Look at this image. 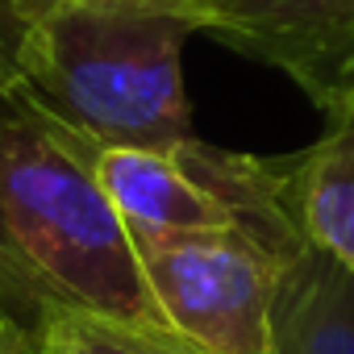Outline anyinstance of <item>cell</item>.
Wrapping results in <instances>:
<instances>
[{
    "mask_svg": "<svg viewBox=\"0 0 354 354\" xmlns=\"http://www.w3.org/2000/svg\"><path fill=\"white\" fill-rule=\"evenodd\" d=\"M201 34L283 71L325 117L354 104V0H184Z\"/></svg>",
    "mask_w": 354,
    "mask_h": 354,
    "instance_id": "cell-4",
    "label": "cell"
},
{
    "mask_svg": "<svg viewBox=\"0 0 354 354\" xmlns=\"http://www.w3.org/2000/svg\"><path fill=\"white\" fill-rule=\"evenodd\" d=\"M180 5H184V0H180Z\"/></svg>",
    "mask_w": 354,
    "mask_h": 354,
    "instance_id": "cell-13",
    "label": "cell"
},
{
    "mask_svg": "<svg viewBox=\"0 0 354 354\" xmlns=\"http://www.w3.org/2000/svg\"><path fill=\"white\" fill-rule=\"evenodd\" d=\"M180 0H13L9 88L92 150H171L192 129Z\"/></svg>",
    "mask_w": 354,
    "mask_h": 354,
    "instance_id": "cell-2",
    "label": "cell"
},
{
    "mask_svg": "<svg viewBox=\"0 0 354 354\" xmlns=\"http://www.w3.org/2000/svg\"><path fill=\"white\" fill-rule=\"evenodd\" d=\"M9 9L13 0H0V50H5V59H9Z\"/></svg>",
    "mask_w": 354,
    "mask_h": 354,
    "instance_id": "cell-10",
    "label": "cell"
},
{
    "mask_svg": "<svg viewBox=\"0 0 354 354\" xmlns=\"http://www.w3.org/2000/svg\"><path fill=\"white\" fill-rule=\"evenodd\" d=\"M46 350V325H38L0 279V354H42Z\"/></svg>",
    "mask_w": 354,
    "mask_h": 354,
    "instance_id": "cell-9",
    "label": "cell"
},
{
    "mask_svg": "<svg viewBox=\"0 0 354 354\" xmlns=\"http://www.w3.org/2000/svg\"><path fill=\"white\" fill-rule=\"evenodd\" d=\"M96 154L17 88H0V279L38 325L100 317L167 329Z\"/></svg>",
    "mask_w": 354,
    "mask_h": 354,
    "instance_id": "cell-1",
    "label": "cell"
},
{
    "mask_svg": "<svg viewBox=\"0 0 354 354\" xmlns=\"http://www.w3.org/2000/svg\"><path fill=\"white\" fill-rule=\"evenodd\" d=\"M46 337L63 354H205L171 329L117 325L100 317H50Z\"/></svg>",
    "mask_w": 354,
    "mask_h": 354,
    "instance_id": "cell-8",
    "label": "cell"
},
{
    "mask_svg": "<svg viewBox=\"0 0 354 354\" xmlns=\"http://www.w3.org/2000/svg\"><path fill=\"white\" fill-rule=\"evenodd\" d=\"M133 242L171 333L205 354H275L279 259L250 234L230 225Z\"/></svg>",
    "mask_w": 354,
    "mask_h": 354,
    "instance_id": "cell-3",
    "label": "cell"
},
{
    "mask_svg": "<svg viewBox=\"0 0 354 354\" xmlns=\"http://www.w3.org/2000/svg\"><path fill=\"white\" fill-rule=\"evenodd\" d=\"M0 88H9V59H5V50H0Z\"/></svg>",
    "mask_w": 354,
    "mask_h": 354,
    "instance_id": "cell-11",
    "label": "cell"
},
{
    "mask_svg": "<svg viewBox=\"0 0 354 354\" xmlns=\"http://www.w3.org/2000/svg\"><path fill=\"white\" fill-rule=\"evenodd\" d=\"M275 354H354V275L308 242L279 259Z\"/></svg>",
    "mask_w": 354,
    "mask_h": 354,
    "instance_id": "cell-7",
    "label": "cell"
},
{
    "mask_svg": "<svg viewBox=\"0 0 354 354\" xmlns=\"http://www.w3.org/2000/svg\"><path fill=\"white\" fill-rule=\"evenodd\" d=\"M46 354H63V350H59V346H55V342L46 337Z\"/></svg>",
    "mask_w": 354,
    "mask_h": 354,
    "instance_id": "cell-12",
    "label": "cell"
},
{
    "mask_svg": "<svg viewBox=\"0 0 354 354\" xmlns=\"http://www.w3.org/2000/svg\"><path fill=\"white\" fill-rule=\"evenodd\" d=\"M96 171L133 238L234 225L225 205L184 158V142L171 150H100Z\"/></svg>",
    "mask_w": 354,
    "mask_h": 354,
    "instance_id": "cell-5",
    "label": "cell"
},
{
    "mask_svg": "<svg viewBox=\"0 0 354 354\" xmlns=\"http://www.w3.org/2000/svg\"><path fill=\"white\" fill-rule=\"evenodd\" d=\"M325 121L317 142L279 158L283 201L304 242L354 275V104Z\"/></svg>",
    "mask_w": 354,
    "mask_h": 354,
    "instance_id": "cell-6",
    "label": "cell"
}]
</instances>
